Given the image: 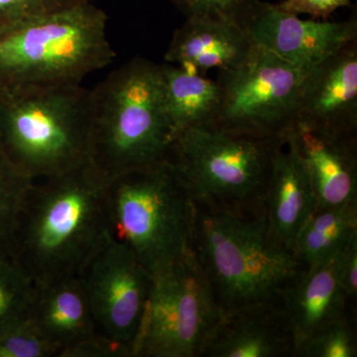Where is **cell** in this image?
Here are the masks:
<instances>
[{
	"label": "cell",
	"instance_id": "obj_8",
	"mask_svg": "<svg viewBox=\"0 0 357 357\" xmlns=\"http://www.w3.org/2000/svg\"><path fill=\"white\" fill-rule=\"evenodd\" d=\"M222 314L192 245L151 291L131 347V357H199Z\"/></svg>",
	"mask_w": 357,
	"mask_h": 357
},
{
	"label": "cell",
	"instance_id": "obj_20",
	"mask_svg": "<svg viewBox=\"0 0 357 357\" xmlns=\"http://www.w3.org/2000/svg\"><path fill=\"white\" fill-rule=\"evenodd\" d=\"M357 237V204L314 208L301 227L293 252L305 267L330 259Z\"/></svg>",
	"mask_w": 357,
	"mask_h": 357
},
{
	"label": "cell",
	"instance_id": "obj_1",
	"mask_svg": "<svg viewBox=\"0 0 357 357\" xmlns=\"http://www.w3.org/2000/svg\"><path fill=\"white\" fill-rule=\"evenodd\" d=\"M107 181L91 161L34 181L13 251V259L34 284L79 274L107 241Z\"/></svg>",
	"mask_w": 357,
	"mask_h": 357
},
{
	"label": "cell",
	"instance_id": "obj_17",
	"mask_svg": "<svg viewBox=\"0 0 357 357\" xmlns=\"http://www.w3.org/2000/svg\"><path fill=\"white\" fill-rule=\"evenodd\" d=\"M253 46L243 28L234 23L210 17L187 18L174 32L165 61L206 76L210 70L220 72L236 67Z\"/></svg>",
	"mask_w": 357,
	"mask_h": 357
},
{
	"label": "cell",
	"instance_id": "obj_27",
	"mask_svg": "<svg viewBox=\"0 0 357 357\" xmlns=\"http://www.w3.org/2000/svg\"><path fill=\"white\" fill-rule=\"evenodd\" d=\"M58 357H131L129 347L100 333L65 347Z\"/></svg>",
	"mask_w": 357,
	"mask_h": 357
},
{
	"label": "cell",
	"instance_id": "obj_29",
	"mask_svg": "<svg viewBox=\"0 0 357 357\" xmlns=\"http://www.w3.org/2000/svg\"><path fill=\"white\" fill-rule=\"evenodd\" d=\"M337 275L345 295L354 302L357 295V237L338 255Z\"/></svg>",
	"mask_w": 357,
	"mask_h": 357
},
{
	"label": "cell",
	"instance_id": "obj_12",
	"mask_svg": "<svg viewBox=\"0 0 357 357\" xmlns=\"http://www.w3.org/2000/svg\"><path fill=\"white\" fill-rule=\"evenodd\" d=\"M292 330L280 301L222 309L204 344L206 357L294 356Z\"/></svg>",
	"mask_w": 357,
	"mask_h": 357
},
{
	"label": "cell",
	"instance_id": "obj_19",
	"mask_svg": "<svg viewBox=\"0 0 357 357\" xmlns=\"http://www.w3.org/2000/svg\"><path fill=\"white\" fill-rule=\"evenodd\" d=\"M160 74L173 142L188 129L213 126L220 105V88L215 79L169 63L160 64Z\"/></svg>",
	"mask_w": 357,
	"mask_h": 357
},
{
	"label": "cell",
	"instance_id": "obj_13",
	"mask_svg": "<svg viewBox=\"0 0 357 357\" xmlns=\"http://www.w3.org/2000/svg\"><path fill=\"white\" fill-rule=\"evenodd\" d=\"M289 137L309 175L316 208L357 204V133L297 122Z\"/></svg>",
	"mask_w": 357,
	"mask_h": 357
},
{
	"label": "cell",
	"instance_id": "obj_10",
	"mask_svg": "<svg viewBox=\"0 0 357 357\" xmlns=\"http://www.w3.org/2000/svg\"><path fill=\"white\" fill-rule=\"evenodd\" d=\"M96 330L119 344L131 347L153 276L123 244L107 238L81 271Z\"/></svg>",
	"mask_w": 357,
	"mask_h": 357
},
{
	"label": "cell",
	"instance_id": "obj_3",
	"mask_svg": "<svg viewBox=\"0 0 357 357\" xmlns=\"http://www.w3.org/2000/svg\"><path fill=\"white\" fill-rule=\"evenodd\" d=\"M91 161L107 178L168 158L173 137L160 64L135 58L91 89Z\"/></svg>",
	"mask_w": 357,
	"mask_h": 357
},
{
	"label": "cell",
	"instance_id": "obj_11",
	"mask_svg": "<svg viewBox=\"0 0 357 357\" xmlns=\"http://www.w3.org/2000/svg\"><path fill=\"white\" fill-rule=\"evenodd\" d=\"M244 31L257 46L289 64L311 72L357 39L356 14L340 22L303 20L277 4L262 2Z\"/></svg>",
	"mask_w": 357,
	"mask_h": 357
},
{
	"label": "cell",
	"instance_id": "obj_23",
	"mask_svg": "<svg viewBox=\"0 0 357 357\" xmlns=\"http://www.w3.org/2000/svg\"><path fill=\"white\" fill-rule=\"evenodd\" d=\"M298 357H356V330L349 317L326 326L307 337L296 351Z\"/></svg>",
	"mask_w": 357,
	"mask_h": 357
},
{
	"label": "cell",
	"instance_id": "obj_14",
	"mask_svg": "<svg viewBox=\"0 0 357 357\" xmlns=\"http://www.w3.org/2000/svg\"><path fill=\"white\" fill-rule=\"evenodd\" d=\"M297 122L357 133V39L309 73Z\"/></svg>",
	"mask_w": 357,
	"mask_h": 357
},
{
	"label": "cell",
	"instance_id": "obj_5",
	"mask_svg": "<svg viewBox=\"0 0 357 357\" xmlns=\"http://www.w3.org/2000/svg\"><path fill=\"white\" fill-rule=\"evenodd\" d=\"M286 141L199 126L174 140L167 159L197 206L263 217L275 153Z\"/></svg>",
	"mask_w": 357,
	"mask_h": 357
},
{
	"label": "cell",
	"instance_id": "obj_26",
	"mask_svg": "<svg viewBox=\"0 0 357 357\" xmlns=\"http://www.w3.org/2000/svg\"><path fill=\"white\" fill-rule=\"evenodd\" d=\"M76 0H0V35L33 16Z\"/></svg>",
	"mask_w": 357,
	"mask_h": 357
},
{
	"label": "cell",
	"instance_id": "obj_2",
	"mask_svg": "<svg viewBox=\"0 0 357 357\" xmlns=\"http://www.w3.org/2000/svg\"><path fill=\"white\" fill-rule=\"evenodd\" d=\"M91 89L0 83V144L33 181L91 162Z\"/></svg>",
	"mask_w": 357,
	"mask_h": 357
},
{
	"label": "cell",
	"instance_id": "obj_25",
	"mask_svg": "<svg viewBox=\"0 0 357 357\" xmlns=\"http://www.w3.org/2000/svg\"><path fill=\"white\" fill-rule=\"evenodd\" d=\"M185 18L210 17L244 27L261 6V0H171Z\"/></svg>",
	"mask_w": 357,
	"mask_h": 357
},
{
	"label": "cell",
	"instance_id": "obj_18",
	"mask_svg": "<svg viewBox=\"0 0 357 357\" xmlns=\"http://www.w3.org/2000/svg\"><path fill=\"white\" fill-rule=\"evenodd\" d=\"M34 285L28 316L58 347L59 354L65 347L98 333L79 274Z\"/></svg>",
	"mask_w": 357,
	"mask_h": 357
},
{
	"label": "cell",
	"instance_id": "obj_15",
	"mask_svg": "<svg viewBox=\"0 0 357 357\" xmlns=\"http://www.w3.org/2000/svg\"><path fill=\"white\" fill-rule=\"evenodd\" d=\"M338 255L305 267L279 296L292 330L295 354L314 333L349 317L347 306L351 301L338 280Z\"/></svg>",
	"mask_w": 357,
	"mask_h": 357
},
{
	"label": "cell",
	"instance_id": "obj_16",
	"mask_svg": "<svg viewBox=\"0 0 357 357\" xmlns=\"http://www.w3.org/2000/svg\"><path fill=\"white\" fill-rule=\"evenodd\" d=\"M314 208L311 181L288 136L275 153L265 196L264 218L270 237L293 252L296 236Z\"/></svg>",
	"mask_w": 357,
	"mask_h": 357
},
{
	"label": "cell",
	"instance_id": "obj_24",
	"mask_svg": "<svg viewBox=\"0 0 357 357\" xmlns=\"http://www.w3.org/2000/svg\"><path fill=\"white\" fill-rule=\"evenodd\" d=\"M59 349L29 318L0 333V357H58Z\"/></svg>",
	"mask_w": 357,
	"mask_h": 357
},
{
	"label": "cell",
	"instance_id": "obj_7",
	"mask_svg": "<svg viewBox=\"0 0 357 357\" xmlns=\"http://www.w3.org/2000/svg\"><path fill=\"white\" fill-rule=\"evenodd\" d=\"M194 213V202L168 159L107 181V236L132 251L153 277L192 245Z\"/></svg>",
	"mask_w": 357,
	"mask_h": 357
},
{
	"label": "cell",
	"instance_id": "obj_22",
	"mask_svg": "<svg viewBox=\"0 0 357 357\" xmlns=\"http://www.w3.org/2000/svg\"><path fill=\"white\" fill-rule=\"evenodd\" d=\"M35 285L11 256L0 255V333L29 314Z\"/></svg>",
	"mask_w": 357,
	"mask_h": 357
},
{
	"label": "cell",
	"instance_id": "obj_9",
	"mask_svg": "<svg viewBox=\"0 0 357 357\" xmlns=\"http://www.w3.org/2000/svg\"><path fill=\"white\" fill-rule=\"evenodd\" d=\"M309 73L255 44L243 62L218 72L220 105L211 126L287 139L298 121Z\"/></svg>",
	"mask_w": 357,
	"mask_h": 357
},
{
	"label": "cell",
	"instance_id": "obj_21",
	"mask_svg": "<svg viewBox=\"0 0 357 357\" xmlns=\"http://www.w3.org/2000/svg\"><path fill=\"white\" fill-rule=\"evenodd\" d=\"M33 183L0 144V255L13 257L16 230Z\"/></svg>",
	"mask_w": 357,
	"mask_h": 357
},
{
	"label": "cell",
	"instance_id": "obj_6",
	"mask_svg": "<svg viewBox=\"0 0 357 357\" xmlns=\"http://www.w3.org/2000/svg\"><path fill=\"white\" fill-rule=\"evenodd\" d=\"M192 245L222 309L279 301L305 269L270 237L264 215L243 218L195 204Z\"/></svg>",
	"mask_w": 357,
	"mask_h": 357
},
{
	"label": "cell",
	"instance_id": "obj_28",
	"mask_svg": "<svg viewBox=\"0 0 357 357\" xmlns=\"http://www.w3.org/2000/svg\"><path fill=\"white\" fill-rule=\"evenodd\" d=\"M277 6L286 13L307 14L314 20H326L340 7L351 6V0H284Z\"/></svg>",
	"mask_w": 357,
	"mask_h": 357
},
{
	"label": "cell",
	"instance_id": "obj_4",
	"mask_svg": "<svg viewBox=\"0 0 357 357\" xmlns=\"http://www.w3.org/2000/svg\"><path fill=\"white\" fill-rule=\"evenodd\" d=\"M114 57L107 14L76 0L0 35V83L82 84Z\"/></svg>",
	"mask_w": 357,
	"mask_h": 357
}]
</instances>
